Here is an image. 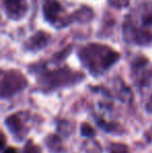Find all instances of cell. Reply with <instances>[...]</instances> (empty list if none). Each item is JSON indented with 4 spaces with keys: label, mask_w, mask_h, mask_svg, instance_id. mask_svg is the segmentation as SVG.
Here are the masks:
<instances>
[{
    "label": "cell",
    "mask_w": 152,
    "mask_h": 153,
    "mask_svg": "<svg viewBox=\"0 0 152 153\" xmlns=\"http://www.w3.org/2000/svg\"><path fill=\"white\" fill-rule=\"evenodd\" d=\"M81 135L85 137H92L95 135V131H94V129L92 128L91 126H90L87 123H83L82 125H81Z\"/></svg>",
    "instance_id": "cell-9"
},
{
    "label": "cell",
    "mask_w": 152,
    "mask_h": 153,
    "mask_svg": "<svg viewBox=\"0 0 152 153\" xmlns=\"http://www.w3.org/2000/svg\"><path fill=\"white\" fill-rule=\"evenodd\" d=\"M50 40V36L44 31H39L36 34H33L30 39L26 42V47L27 50H33V51H38L40 49L44 48L48 45V42Z\"/></svg>",
    "instance_id": "cell-7"
},
{
    "label": "cell",
    "mask_w": 152,
    "mask_h": 153,
    "mask_svg": "<svg viewBox=\"0 0 152 153\" xmlns=\"http://www.w3.org/2000/svg\"><path fill=\"white\" fill-rule=\"evenodd\" d=\"M2 153H18V151L13 147H7L2 151Z\"/></svg>",
    "instance_id": "cell-14"
},
{
    "label": "cell",
    "mask_w": 152,
    "mask_h": 153,
    "mask_svg": "<svg viewBox=\"0 0 152 153\" xmlns=\"http://www.w3.org/2000/svg\"><path fill=\"white\" fill-rule=\"evenodd\" d=\"M83 77L85 76L80 73L73 72L69 69L64 68L44 74L42 78V82L43 85L50 88V89H55V88L72 85L74 83H77Z\"/></svg>",
    "instance_id": "cell-2"
},
{
    "label": "cell",
    "mask_w": 152,
    "mask_h": 153,
    "mask_svg": "<svg viewBox=\"0 0 152 153\" xmlns=\"http://www.w3.org/2000/svg\"><path fill=\"white\" fill-rule=\"evenodd\" d=\"M4 10L12 20H21L28 10L26 0H4Z\"/></svg>",
    "instance_id": "cell-4"
},
{
    "label": "cell",
    "mask_w": 152,
    "mask_h": 153,
    "mask_svg": "<svg viewBox=\"0 0 152 153\" xmlns=\"http://www.w3.org/2000/svg\"><path fill=\"white\" fill-rule=\"evenodd\" d=\"M142 23L144 26H151L152 25V10H147L142 17Z\"/></svg>",
    "instance_id": "cell-13"
},
{
    "label": "cell",
    "mask_w": 152,
    "mask_h": 153,
    "mask_svg": "<svg viewBox=\"0 0 152 153\" xmlns=\"http://www.w3.org/2000/svg\"><path fill=\"white\" fill-rule=\"evenodd\" d=\"M27 87V80L19 71H7L2 73L1 97L7 98L21 92Z\"/></svg>",
    "instance_id": "cell-3"
},
{
    "label": "cell",
    "mask_w": 152,
    "mask_h": 153,
    "mask_svg": "<svg viewBox=\"0 0 152 153\" xmlns=\"http://www.w3.org/2000/svg\"><path fill=\"white\" fill-rule=\"evenodd\" d=\"M131 39L136 44L139 45H147L152 42V33L148 31H144L142 29H136L131 27Z\"/></svg>",
    "instance_id": "cell-8"
},
{
    "label": "cell",
    "mask_w": 152,
    "mask_h": 153,
    "mask_svg": "<svg viewBox=\"0 0 152 153\" xmlns=\"http://www.w3.org/2000/svg\"><path fill=\"white\" fill-rule=\"evenodd\" d=\"M110 153H130V152L126 145H123V144H114L110 147Z\"/></svg>",
    "instance_id": "cell-10"
},
{
    "label": "cell",
    "mask_w": 152,
    "mask_h": 153,
    "mask_svg": "<svg viewBox=\"0 0 152 153\" xmlns=\"http://www.w3.org/2000/svg\"><path fill=\"white\" fill-rule=\"evenodd\" d=\"M23 153H42V152H41V149L39 146H37L36 144H33V142L29 141L28 143L26 144V146L24 147Z\"/></svg>",
    "instance_id": "cell-11"
},
{
    "label": "cell",
    "mask_w": 152,
    "mask_h": 153,
    "mask_svg": "<svg viewBox=\"0 0 152 153\" xmlns=\"http://www.w3.org/2000/svg\"><path fill=\"white\" fill-rule=\"evenodd\" d=\"M82 64L93 74H99L110 69L119 61L120 54L112 48L98 44H90L79 51Z\"/></svg>",
    "instance_id": "cell-1"
},
{
    "label": "cell",
    "mask_w": 152,
    "mask_h": 153,
    "mask_svg": "<svg viewBox=\"0 0 152 153\" xmlns=\"http://www.w3.org/2000/svg\"><path fill=\"white\" fill-rule=\"evenodd\" d=\"M62 13H64V8L56 0H45L43 3L44 18L51 24L56 25L59 23V19Z\"/></svg>",
    "instance_id": "cell-5"
},
{
    "label": "cell",
    "mask_w": 152,
    "mask_h": 153,
    "mask_svg": "<svg viewBox=\"0 0 152 153\" xmlns=\"http://www.w3.org/2000/svg\"><path fill=\"white\" fill-rule=\"evenodd\" d=\"M130 0H108V3L110 6L116 8H123L128 6Z\"/></svg>",
    "instance_id": "cell-12"
},
{
    "label": "cell",
    "mask_w": 152,
    "mask_h": 153,
    "mask_svg": "<svg viewBox=\"0 0 152 153\" xmlns=\"http://www.w3.org/2000/svg\"><path fill=\"white\" fill-rule=\"evenodd\" d=\"M5 125L8 128L10 132L15 137L16 140L21 141L22 137L25 135L24 130V125H23V121L20 118V116L15 114V115H10L5 119Z\"/></svg>",
    "instance_id": "cell-6"
}]
</instances>
